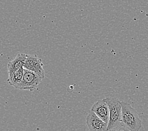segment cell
Masks as SVG:
<instances>
[{
  "label": "cell",
  "mask_w": 148,
  "mask_h": 131,
  "mask_svg": "<svg viewBox=\"0 0 148 131\" xmlns=\"http://www.w3.org/2000/svg\"><path fill=\"white\" fill-rule=\"evenodd\" d=\"M122 123L130 131H139L142 127V121L137 111L125 102H121Z\"/></svg>",
  "instance_id": "obj_1"
},
{
  "label": "cell",
  "mask_w": 148,
  "mask_h": 131,
  "mask_svg": "<svg viewBox=\"0 0 148 131\" xmlns=\"http://www.w3.org/2000/svg\"><path fill=\"white\" fill-rule=\"evenodd\" d=\"M109 107V120L108 130L122 124V105L121 102L113 97L104 99Z\"/></svg>",
  "instance_id": "obj_2"
},
{
  "label": "cell",
  "mask_w": 148,
  "mask_h": 131,
  "mask_svg": "<svg viewBox=\"0 0 148 131\" xmlns=\"http://www.w3.org/2000/svg\"><path fill=\"white\" fill-rule=\"evenodd\" d=\"M42 78L36 73L24 68L23 77L18 90L33 91L37 89Z\"/></svg>",
  "instance_id": "obj_3"
},
{
  "label": "cell",
  "mask_w": 148,
  "mask_h": 131,
  "mask_svg": "<svg viewBox=\"0 0 148 131\" xmlns=\"http://www.w3.org/2000/svg\"><path fill=\"white\" fill-rule=\"evenodd\" d=\"M25 69H29L39 75L42 79L45 77L44 64L42 60L36 55H27L23 66Z\"/></svg>",
  "instance_id": "obj_4"
},
{
  "label": "cell",
  "mask_w": 148,
  "mask_h": 131,
  "mask_svg": "<svg viewBox=\"0 0 148 131\" xmlns=\"http://www.w3.org/2000/svg\"><path fill=\"white\" fill-rule=\"evenodd\" d=\"M86 124L90 131H108V123L90 110L86 118Z\"/></svg>",
  "instance_id": "obj_5"
},
{
  "label": "cell",
  "mask_w": 148,
  "mask_h": 131,
  "mask_svg": "<svg viewBox=\"0 0 148 131\" xmlns=\"http://www.w3.org/2000/svg\"><path fill=\"white\" fill-rule=\"evenodd\" d=\"M91 110H92L98 117L103 121L108 123L109 120V107L107 103L103 100H98L92 106Z\"/></svg>",
  "instance_id": "obj_6"
},
{
  "label": "cell",
  "mask_w": 148,
  "mask_h": 131,
  "mask_svg": "<svg viewBox=\"0 0 148 131\" xmlns=\"http://www.w3.org/2000/svg\"><path fill=\"white\" fill-rule=\"evenodd\" d=\"M27 54H23V53H19L16 56L15 58L12 59V61H9L8 65H7L8 72V79H10L13 75V74L16 72L17 70L23 67L27 58Z\"/></svg>",
  "instance_id": "obj_7"
},
{
  "label": "cell",
  "mask_w": 148,
  "mask_h": 131,
  "mask_svg": "<svg viewBox=\"0 0 148 131\" xmlns=\"http://www.w3.org/2000/svg\"><path fill=\"white\" fill-rule=\"evenodd\" d=\"M23 73H24V68H20L18 70H17L16 72L13 74L12 77L10 79H8V83L14 88H15L16 89H18V86L21 84L23 80Z\"/></svg>",
  "instance_id": "obj_8"
},
{
  "label": "cell",
  "mask_w": 148,
  "mask_h": 131,
  "mask_svg": "<svg viewBox=\"0 0 148 131\" xmlns=\"http://www.w3.org/2000/svg\"><path fill=\"white\" fill-rule=\"evenodd\" d=\"M108 131H130V130H129L127 128H126V127L122 123V124L119 125L117 127L108 130Z\"/></svg>",
  "instance_id": "obj_9"
}]
</instances>
